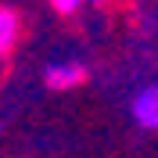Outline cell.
Returning <instances> with one entry per match:
<instances>
[{"mask_svg": "<svg viewBox=\"0 0 158 158\" xmlns=\"http://www.w3.org/2000/svg\"><path fill=\"white\" fill-rule=\"evenodd\" d=\"M47 4H50V11H58L65 18H69V15H79V11L86 7V0H47Z\"/></svg>", "mask_w": 158, "mask_h": 158, "instance_id": "cell-4", "label": "cell"}, {"mask_svg": "<svg viewBox=\"0 0 158 158\" xmlns=\"http://www.w3.org/2000/svg\"><path fill=\"white\" fill-rule=\"evenodd\" d=\"M86 79V65L76 58H58L43 65V86L54 90V94H65V90H76L79 83Z\"/></svg>", "mask_w": 158, "mask_h": 158, "instance_id": "cell-1", "label": "cell"}, {"mask_svg": "<svg viewBox=\"0 0 158 158\" xmlns=\"http://www.w3.org/2000/svg\"><path fill=\"white\" fill-rule=\"evenodd\" d=\"M22 36V15L15 7H0V58H7Z\"/></svg>", "mask_w": 158, "mask_h": 158, "instance_id": "cell-3", "label": "cell"}, {"mask_svg": "<svg viewBox=\"0 0 158 158\" xmlns=\"http://www.w3.org/2000/svg\"><path fill=\"white\" fill-rule=\"evenodd\" d=\"M86 4H94V7H104V4H111V0H86Z\"/></svg>", "mask_w": 158, "mask_h": 158, "instance_id": "cell-5", "label": "cell"}, {"mask_svg": "<svg viewBox=\"0 0 158 158\" xmlns=\"http://www.w3.org/2000/svg\"><path fill=\"white\" fill-rule=\"evenodd\" d=\"M129 118L137 122L140 129H158V83H148V86H140L129 101Z\"/></svg>", "mask_w": 158, "mask_h": 158, "instance_id": "cell-2", "label": "cell"}]
</instances>
